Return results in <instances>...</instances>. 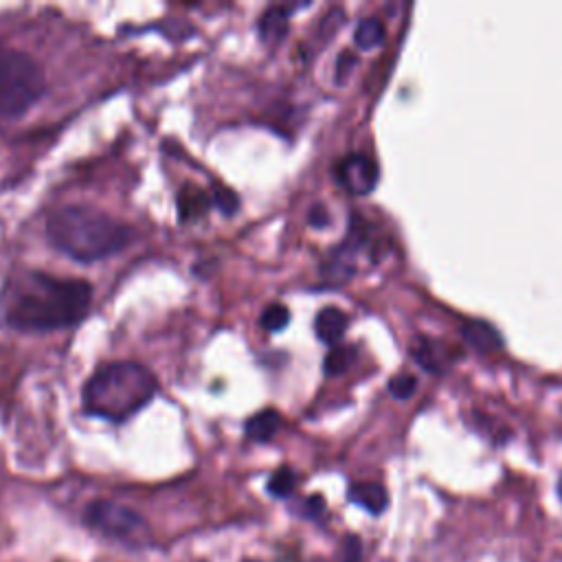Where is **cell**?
<instances>
[{"label": "cell", "mask_w": 562, "mask_h": 562, "mask_svg": "<svg viewBox=\"0 0 562 562\" xmlns=\"http://www.w3.org/2000/svg\"><path fill=\"white\" fill-rule=\"evenodd\" d=\"M93 288L84 279H62L40 271L7 277L0 290V317L16 332H55L82 323Z\"/></svg>", "instance_id": "cell-1"}, {"label": "cell", "mask_w": 562, "mask_h": 562, "mask_svg": "<svg viewBox=\"0 0 562 562\" xmlns=\"http://www.w3.org/2000/svg\"><path fill=\"white\" fill-rule=\"evenodd\" d=\"M47 238L62 255L93 264L126 249L132 229L99 209L69 205L55 209L47 218Z\"/></svg>", "instance_id": "cell-2"}, {"label": "cell", "mask_w": 562, "mask_h": 562, "mask_svg": "<svg viewBox=\"0 0 562 562\" xmlns=\"http://www.w3.org/2000/svg\"><path fill=\"white\" fill-rule=\"evenodd\" d=\"M159 380L148 367L132 361H119L99 367L88 378L82 402L84 411L95 418L121 424L154 400Z\"/></svg>", "instance_id": "cell-3"}, {"label": "cell", "mask_w": 562, "mask_h": 562, "mask_svg": "<svg viewBox=\"0 0 562 562\" xmlns=\"http://www.w3.org/2000/svg\"><path fill=\"white\" fill-rule=\"evenodd\" d=\"M47 93V77L29 53L0 42V117H22Z\"/></svg>", "instance_id": "cell-4"}, {"label": "cell", "mask_w": 562, "mask_h": 562, "mask_svg": "<svg viewBox=\"0 0 562 562\" xmlns=\"http://www.w3.org/2000/svg\"><path fill=\"white\" fill-rule=\"evenodd\" d=\"M84 521L101 536L123 543L128 547H148L152 543V530L139 512L117 501L99 499L88 505Z\"/></svg>", "instance_id": "cell-5"}, {"label": "cell", "mask_w": 562, "mask_h": 562, "mask_svg": "<svg viewBox=\"0 0 562 562\" xmlns=\"http://www.w3.org/2000/svg\"><path fill=\"white\" fill-rule=\"evenodd\" d=\"M336 176L350 194L367 196L378 185V165L365 154H350L336 167Z\"/></svg>", "instance_id": "cell-6"}, {"label": "cell", "mask_w": 562, "mask_h": 562, "mask_svg": "<svg viewBox=\"0 0 562 562\" xmlns=\"http://www.w3.org/2000/svg\"><path fill=\"white\" fill-rule=\"evenodd\" d=\"M347 497L358 508H363L365 512H369L372 516H380L382 512L387 510L389 505V494L387 490L380 486L376 481H361V483H352L350 492Z\"/></svg>", "instance_id": "cell-7"}, {"label": "cell", "mask_w": 562, "mask_h": 562, "mask_svg": "<svg viewBox=\"0 0 562 562\" xmlns=\"http://www.w3.org/2000/svg\"><path fill=\"white\" fill-rule=\"evenodd\" d=\"M347 325H350L347 314L339 308L330 306V308H323L317 314V319H314V332H317L321 343L336 347L343 341V336L347 332Z\"/></svg>", "instance_id": "cell-8"}, {"label": "cell", "mask_w": 562, "mask_h": 562, "mask_svg": "<svg viewBox=\"0 0 562 562\" xmlns=\"http://www.w3.org/2000/svg\"><path fill=\"white\" fill-rule=\"evenodd\" d=\"M464 339L470 347H475L477 352L481 354H490L494 350H499L503 347V339L497 328H492L488 321H466L464 328H462Z\"/></svg>", "instance_id": "cell-9"}, {"label": "cell", "mask_w": 562, "mask_h": 562, "mask_svg": "<svg viewBox=\"0 0 562 562\" xmlns=\"http://www.w3.org/2000/svg\"><path fill=\"white\" fill-rule=\"evenodd\" d=\"M279 429H281V415L275 409H262L260 413L251 415L244 426L246 437L260 444L271 442L279 433Z\"/></svg>", "instance_id": "cell-10"}, {"label": "cell", "mask_w": 562, "mask_h": 562, "mask_svg": "<svg viewBox=\"0 0 562 562\" xmlns=\"http://www.w3.org/2000/svg\"><path fill=\"white\" fill-rule=\"evenodd\" d=\"M290 9L288 7H271L266 9L260 18V38L266 44H279L286 38L288 27H290Z\"/></svg>", "instance_id": "cell-11"}, {"label": "cell", "mask_w": 562, "mask_h": 562, "mask_svg": "<svg viewBox=\"0 0 562 562\" xmlns=\"http://www.w3.org/2000/svg\"><path fill=\"white\" fill-rule=\"evenodd\" d=\"M209 205H213V200L205 198V191H200L196 187H185L178 196V211H181L183 220H196L200 216H205Z\"/></svg>", "instance_id": "cell-12"}, {"label": "cell", "mask_w": 562, "mask_h": 562, "mask_svg": "<svg viewBox=\"0 0 562 562\" xmlns=\"http://www.w3.org/2000/svg\"><path fill=\"white\" fill-rule=\"evenodd\" d=\"M354 40L363 51L376 49L382 42H385V25H382L380 18H365L358 22Z\"/></svg>", "instance_id": "cell-13"}, {"label": "cell", "mask_w": 562, "mask_h": 562, "mask_svg": "<svg viewBox=\"0 0 562 562\" xmlns=\"http://www.w3.org/2000/svg\"><path fill=\"white\" fill-rule=\"evenodd\" d=\"M354 358H356L354 347H350V345H336V347H332L330 354L325 356V363H323L325 374H328V376H341L343 372H347V369H350V365L354 363Z\"/></svg>", "instance_id": "cell-14"}, {"label": "cell", "mask_w": 562, "mask_h": 562, "mask_svg": "<svg viewBox=\"0 0 562 562\" xmlns=\"http://www.w3.org/2000/svg\"><path fill=\"white\" fill-rule=\"evenodd\" d=\"M260 323H262V328L266 332H271V334L281 332L290 323V312H288V308L284 306V303H271V306H268L262 312Z\"/></svg>", "instance_id": "cell-15"}, {"label": "cell", "mask_w": 562, "mask_h": 562, "mask_svg": "<svg viewBox=\"0 0 562 562\" xmlns=\"http://www.w3.org/2000/svg\"><path fill=\"white\" fill-rule=\"evenodd\" d=\"M297 486V475L290 468H279L275 475L268 481V492L273 494L277 499H286L295 492Z\"/></svg>", "instance_id": "cell-16"}, {"label": "cell", "mask_w": 562, "mask_h": 562, "mask_svg": "<svg viewBox=\"0 0 562 562\" xmlns=\"http://www.w3.org/2000/svg\"><path fill=\"white\" fill-rule=\"evenodd\" d=\"M415 389H418V378L411 374H398L389 380V391L393 398L398 400H409Z\"/></svg>", "instance_id": "cell-17"}, {"label": "cell", "mask_w": 562, "mask_h": 562, "mask_svg": "<svg viewBox=\"0 0 562 562\" xmlns=\"http://www.w3.org/2000/svg\"><path fill=\"white\" fill-rule=\"evenodd\" d=\"M336 562H365L361 538H358L356 534L345 536L341 552H339V556H336Z\"/></svg>", "instance_id": "cell-18"}, {"label": "cell", "mask_w": 562, "mask_h": 562, "mask_svg": "<svg viewBox=\"0 0 562 562\" xmlns=\"http://www.w3.org/2000/svg\"><path fill=\"white\" fill-rule=\"evenodd\" d=\"M213 205H216L224 216H233V213L240 209V198L235 196L231 189L222 187L216 191V194H213Z\"/></svg>", "instance_id": "cell-19"}, {"label": "cell", "mask_w": 562, "mask_h": 562, "mask_svg": "<svg viewBox=\"0 0 562 562\" xmlns=\"http://www.w3.org/2000/svg\"><path fill=\"white\" fill-rule=\"evenodd\" d=\"M354 64H356L354 55L350 51H343V55L339 58V66H336V69H339V77H336V80H339V84L345 82V75L350 73V69H352Z\"/></svg>", "instance_id": "cell-20"}, {"label": "cell", "mask_w": 562, "mask_h": 562, "mask_svg": "<svg viewBox=\"0 0 562 562\" xmlns=\"http://www.w3.org/2000/svg\"><path fill=\"white\" fill-rule=\"evenodd\" d=\"M310 224L312 227H325V224L330 222V216H328V211H325L323 207H314L312 211H310Z\"/></svg>", "instance_id": "cell-21"}, {"label": "cell", "mask_w": 562, "mask_h": 562, "mask_svg": "<svg viewBox=\"0 0 562 562\" xmlns=\"http://www.w3.org/2000/svg\"><path fill=\"white\" fill-rule=\"evenodd\" d=\"M303 505H306V512H303V514L310 516V519H314V516H319V514L325 510V505H323V499H321V497H312V499H308Z\"/></svg>", "instance_id": "cell-22"}, {"label": "cell", "mask_w": 562, "mask_h": 562, "mask_svg": "<svg viewBox=\"0 0 562 562\" xmlns=\"http://www.w3.org/2000/svg\"><path fill=\"white\" fill-rule=\"evenodd\" d=\"M560 497H562V479H560Z\"/></svg>", "instance_id": "cell-23"}, {"label": "cell", "mask_w": 562, "mask_h": 562, "mask_svg": "<svg viewBox=\"0 0 562 562\" xmlns=\"http://www.w3.org/2000/svg\"><path fill=\"white\" fill-rule=\"evenodd\" d=\"M244 562H257V560H244Z\"/></svg>", "instance_id": "cell-24"}]
</instances>
